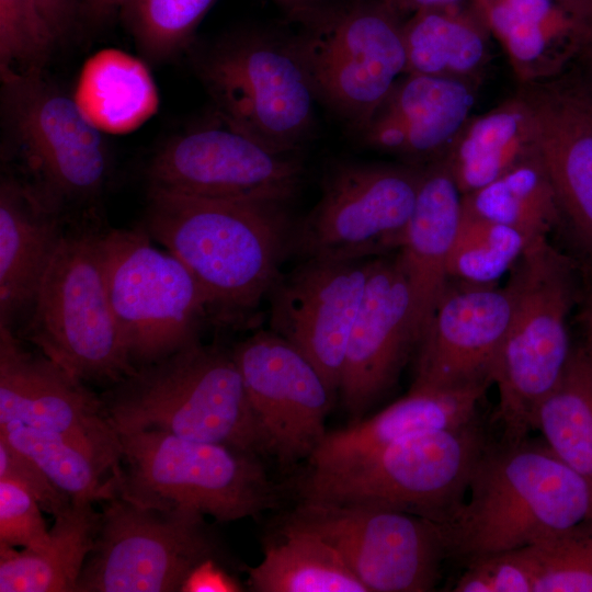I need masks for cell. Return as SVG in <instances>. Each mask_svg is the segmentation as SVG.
<instances>
[{
    "label": "cell",
    "instance_id": "1f68e13d",
    "mask_svg": "<svg viewBox=\"0 0 592 592\" xmlns=\"http://www.w3.org/2000/svg\"><path fill=\"white\" fill-rule=\"evenodd\" d=\"M76 100L96 127L111 132L137 126L157 102L146 67L114 50L95 56L84 67Z\"/></svg>",
    "mask_w": 592,
    "mask_h": 592
},
{
    "label": "cell",
    "instance_id": "30bf717a",
    "mask_svg": "<svg viewBox=\"0 0 592 592\" xmlns=\"http://www.w3.org/2000/svg\"><path fill=\"white\" fill-rule=\"evenodd\" d=\"M103 503L76 592L185 591L201 568L220 562L218 542L202 513L119 494Z\"/></svg>",
    "mask_w": 592,
    "mask_h": 592
},
{
    "label": "cell",
    "instance_id": "3957f363",
    "mask_svg": "<svg viewBox=\"0 0 592 592\" xmlns=\"http://www.w3.org/2000/svg\"><path fill=\"white\" fill-rule=\"evenodd\" d=\"M101 399L117 433L159 430L269 456L232 351L196 341L137 368Z\"/></svg>",
    "mask_w": 592,
    "mask_h": 592
},
{
    "label": "cell",
    "instance_id": "7c38bea8",
    "mask_svg": "<svg viewBox=\"0 0 592 592\" xmlns=\"http://www.w3.org/2000/svg\"><path fill=\"white\" fill-rule=\"evenodd\" d=\"M2 78L5 118L34 177L31 183L58 210L92 203L111 171L100 128L76 98L42 70Z\"/></svg>",
    "mask_w": 592,
    "mask_h": 592
},
{
    "label": "cell",
    "instance_id": "e0dca14e",
    "mask_svg": "<svg viewBox=\"0 0 592 592\" xmlns=\"http://www.w3.org/2000/svg\"><path fill=\"white\" fill-rule=\"evenodd\" d=\"M9 422L64 435L91 452L112 476L121 470L119 436L101 397L0 325V424Z\"/></svg>",
    "mask_w": 592,
    "mask_h": 592
},
{
    "label": "cell",
    "instance_id": "8fae6325",
    "mask_svg": "<svg viewBox=\"0 0 592 592\" xmlns=\"http://www.w3.org/2000/svg\"><path fill=\"white\" fill-rule=\"evenodd\" d=\"M138 227L102 232L111 306L129 361L137 369L198 341L207 300L185 265Z\"/></svg>",
    "mask_w": 592,
    "mask_h": 592
},
{
    "label": "cell",
    "instance_id": "7402d4cb",
    "mask_svg": "<svg viewBox=\"0 0 592 592\" xmlns=\"http://www.w3.org/2000/svg\"><path fill=\"white\" fill-rule=\"evenodd\" d=\"M475 94L474 83L405 73L360 135L367 147L423 167L443 158L471 116Z\"/></svg>",
    "mask_w": 592,
    "mask_h": 592
},
{
    "label": "cell",
    "instance_id": "b9f144b4",
    "mask_svg": "<svg viewBox=\"0 0 592 592\" xmlns=\"http://www.w3.org/2000/svg\"><path fill=\"white\" fill-rule=\"evenodd\" d=\"M34 2L58 41L65 39L81 21V0H34Z\"/></svg>",
    "mask_w": 592,
    "mask_h": 592
},
{
    "label": "cell",
    "instance_id": "ab89813d",
    "mask_svg": "<svg viewBox=\"0 0 592 592\" xmlns=\"http://www.w3.org/2000/svg\"><path fill=\"white\" fill-rule=\"evenodd\" d=\"M36 499L21 486L0 480V545L23 548L43 545L49 528Z\"/></svg>",
    "mask_w": 592,
    "mask_h": 592
},
{
    "label": "cell",
    "instance_id": "74e56055",
    "mask_svg": "<svg viewBox=\"0 0 592 592\" xmlns=\"http://www.w3.org/2000/svg\"><path fill=\"white\" fill-rule=\"evenodd\" d=\"M58 42L34 0H0L1 77L42 70Z\"/></svg>",
    "mask_w": 592,
    "mask_h": 592
},
{
    "label": "cell",
    "instance_id": "4316f807",
    "mask_svg": "<svg viewBox=\"0 0 592 592\" xmlns=\"http://www.w3.org/2000/svg\"><path fill=\"white\" fill-rule=\"evenodd\" d=\"M539 157L536 121L521 91L482 114L471 115L441 161L464 195Z\"/></svg>",
    "mask_w": 592,
    "mask_h": 592
},
{
    "label": "cell",
    "instance_id": "ba28073f",
    "mask_svg": "<svg viewBox=\"0 0 592 592\" xmlns=\"http://www.w3.org/2000/svg\"><path fill=\"white\" fill-rule=\"evenodd\" d=\"M293 19L318 100L360 133L406 73L403 19L379 0L329 1Z\"/></svg>",
    "mask_w": 592,
    "mask_h": 592
},
{
    "label": "cell",
    "instance_id": "836d02e7",
    "mask_svg": "<svg viewBox=\"0 0 592 592\" xmlns=\"http://www.w3.org/2000/svg\"><path fill=\"white\" fill-rule=\"evenodd\" d=\"M0 437L34 460L72 500L96 503L117 494L115 477L91 452L64 435L9 422L0 424Z\"/></svg>",
    "mask_w": 592,
    "mask_h": 592
},
{
    "label": "cell",
    "instance_id": "7bdbcfd3",
    "mask_svg": "<svg viewBox=\"0 0 592 592\" xmlns=\"http://www.w3.org/2000/svg\"><path fill=\"white\" fill-rule=\"evenodd\" d=\"M238 588L220 562H209L192 577L185 591H238Z\"/></svg>",
    "mask_w": 592,
    "mask_h": 592
},
{
    "label": "cell",
    "instance_id": "d6a6232c",
    "mask_svg": "<svg viewBox=\"0 0 592 592\" xmlns=\"http://www.w3.org/2000/svg\"><path fill=\"white\" fill-rule=\"evenodd\" d=\"M462 204L482 217L517 230L531 241L548 237L561 225L557 197L540 157L462 195Z\"/></svg>",
    "mask_w": 592,
    "mask_h": 592
},
{
    "label": "cell",
    "instance_id": "681fc988",
    "mask_svg": "<svg viewBox=\"0 0 592 592\" xmlns=\"http://www.w3.org/2000/svg\"><path fill=\"white\" fill-rule=\"evenodd\" d=\"M584 48H590L591 50V58H592V19L590 21V31H589V37L588 42Z\"/></svg>",
    "mask_w": 592,
    "mask_h": 592
},
{
    "label": "cell",
    "instance_id": "2e32d148",
    "mask_svg": "<svg viewBox=\"0 0 592 592\" xmlns=\"http://www.w3.org/2000/svg\"><path fill=\"white\" fill-rule=\"evenodd\" d=\"M269 456L284 466L309 459L326 433L335 392L291 342L259 331L232 351Z\"/></svg>",
    "mask_w": 592,
    "mask_h": 592
},
{
    "label": "cell",
    "instance_id": "484cf974",
    "mask_svg": "<svg viewBox=\"0 0 592 592\" xmlns=\"http://www.w3.org/2000/svg\"><path fill=\"white\" fill-rule=\"evenodd\" d=\"M485 392V388L410 390L378 413L327 432L309 457V467L335 468L411 436L466 423L478 417Z\"/></svg>",
    "mask_w": 592,
    "mask_h": 592
},
{
    "label": "cell",
    "instance_id": "8d00e7d4",
    "mask_svg": "<svg viewBox=\"0 0 592 592\" xmlns=\"http://www.w3.org/2000/svg\"><path fill=\"white\" fill-rule=\"evenodd\" d=\"M535 592H592V516L527 546Z\"/></svg>",
    "mask_w": 592,
    "mask_h": 592
},
{
    "label": "cell",
    "instance_id": "ee69618b",
    "mask_svg": "<svg viewBox=\"0 0 592 592\" xmlns=\"http://www.w3.org/2000/svg\"><path fill=\"white\" fill-rule=\"evenodd\" d=\"M125 0H81V20L93 24L107 22L119 13Z\"/></svg>",
    "mask_w": 592,
    "mask_h": 592
},
{
    "label": "cell",
    "instance_id": "e575fe53",
    "mask_svg": "<svg viewBox=\"0 0 592 592\" xmlns=\"http://www.w3.org/2000/svg\"><path fill=\"white\" fill-rule=\"evenodd\" d=\"M531 240L517 230L482 217L462 204V216L448 259V277L469 284H497Z\"/></svg>",
    "mask_w": 592,
    "mask_h": 592
},
{
    "label": "cell",
    "instance_id": "7a4b0ae2",
    "mask_svg": "<svg viewBox=\"0 0 592 592\" xmlns=\"http://www.w3.org/2000/svg\"><path fill=\"white\" fill-rule=\"evenodd\" d=\"M592 516V486L543 442H492L445 532L449 557L469 562L522 548Z\"/></svg>",
    "mask_w": 592,
    "mask_h": 592
},
{
    "label": "cell",
    "instance_id": "f1b7e54d",
    "mask_svg": "<svg viewBox=\"0 0 592 592\" xmlns=\"http://www.w3.org/2000/svg\"><path fill=\"white\" fill-rule=\"evenodd\" d=\"M93 505L72 500L54 516L49 536L41 546L16 550L0 545V591L76 592L100 527L101 513Z\"/></svg>",
    "mask_w": 592,
    "mask_h": 592
},
{
    "label": "cell",
    "instance_id": "f907efd6",
    "mask_svg": "<svg viewBox=\"0 0 592 592\" xmlns=\"http://www.w3.org/2000/svg\"><path fill=\"white\" fill-rule=\"evenodd\" d=\"M587 300L591 301L592 303V289L590 291L589 295H588V298Z\"/></svg>",
    "mask_w": 592,
    "mask_h": 592
},
{
    "label": "cell",
    "instance_id": "44dd1931",
    "mask_svg": "<svg viewBox=\"0 0 592 592\" xmlns=\"http://www.w3.org/2000/svg\"><path fill=\"white\" fill-rule=\"evenodd\" d=\"M522 92L536 121L539 156L561 224L592 257V94L551 79L525 84Z\"/></svg>",
    "mask_w": 592,
    "mask_h": 592
},
{
    "label": "cell",
    "instance_id": "d590c367",
    "mask_svg": "<svg viewBox=\"0 0 592 592\" xmlns=\"http://www.w3.org/2000/svg\"><path fill=\"white\" fill-rule=\"evenodd\" d=\"M216 1L125 0L118 14L141 54L163 61L190 45Z\"/></svg>",
    "mask_w": 592,
    "mask_h": 592
},
{
    "label": "cell",
    "instance_id": "8992f818",
    "mask_svg": "<svg viewBox=\"0 0 592 592\" xmlns=\"http://www.w3.org/2000/svg\"><path fill=\"white\" fill-rule=\"evenodd\" d=\"M118 436L117 494L128 500L189 509L218 522L255 516L278 505L277 487L258 455L159 430Z\"/></svg>",
    "mask_w": 592,
    "mask_h": 592
},
{
    "label": "cell",
    "instance_id": "5bb4252c",
    "mask_svg": "<svg viewBox=\"0 0 592 592\" xmlns=\"http://www.w3.org/2000/svg\"><path fill=\"white\" fill-rule=\"evenodd\" d=\"M286 521L333 546L368 592L433 591L449 557L442 524L392 509L300 501Z\"/></svg>",
    "mask_w": 592,
    "mask_h": 592
},
{
    "label": "cell",
    "instance_id": "d6986e66",
    "mask_svg": "<svg viewBox=\"0 0 592 592\" xmlns=\"http://www.w3.org/2000/svg\"><path fill=\"white\" fill-rule=\"evenodd\" d=\"M510 316L505 286L449 280L415 348L410 390L487 389Z\"/></svg>",
    "mask_w": 592,
    "mask_h": 592
},
{
    "label": "cell",
    "instance_id": "ac0fdd59",
    "mask_svg": "<svg viewBox=\"0 0 592 592\" xmlns=\"http://www.w3.org/2000/svg\"><path fill=\"white\" fill-rule=\"evenodd\" d=\"M371 260L305 259L267 294L271 330L295 345L334 392Z\"/></svg>",
    "mask_w": 592,
    "mask_h": 592
},
{
    "label": "cell",
    "instance_id": "603a6c76",
    "mask_svg": "<svg viewBox=\"0 0 592 592\" xmlns=\"http://www.w3.org/2000/svg\"><path fill=\"white\" fill-rule=\"evenodd\" d=\"M61 212L29 182L0 183V325L25 321L65 234Z\"/></svg>",
    "mask_w": 592,
    "mask_h": 592
},
{
    "label": "cell",
    "instance_id": "9c48e42d",
    "mask_svg": "<svg viewBox=\"0 0 592 592\" xmlns=\"http://www.w3.org/2000/svg\"><path fill=\"white\" fill-rule=\"evenodd\" d=\"M196 66L219 118L271 149L298 153L318 98L289 37L239 31L217 41Z\"/></svg>",
    "mask_w": 592,
    "mask_h": 592
},
{
    "label": "cell",
    "instance_id": "6da1fadb",
    "mask_svg": "<svg viewBox=\"0 0 592 592\" xmlns=\"http://www.w3.org/2000/svg\"><path fill=\"white\" fill-rule=\"evenodd\" d=\"M285 208L149 191L143 227L190 271L208 312L231 320L253 310L280 276L291 236Z\"/></svg>",
    "mask_w": 592,
    "mask_h": 592
},
{
    "label": "cell",
    "instance_id": "9a60e30c",
    "mask_svg": "<svg viewBox=\"0 0 592 592\" xmlns=\"http://www.w3.org/2000/svg\"><path fill=\"white\" fill-rule=\"evenodd\" d=\"M303 174L298 153L271 149L221 118L170 138L146 170L149 191L284 204Z\"/></svg>",
    "mask_w": 592,
    "mask_h": 592
},
{
    "label": "cell",
    "instance_id": "d4e9b609",
    "mask_svg": "<svg viewBox=\"0 0 592 592\" xmlns=\"http://www.w3.org/2000/svg\"><path fill=\"white\" fill-rule=\"evenodd\" d=\"M523 86L553 79L584 48L590 21L555 0H474Z\"/></svg>",
    "mask_w": 592,
    "mask_h": 592
},
{
    "label": "cell",
    "instance_id": "f6af8a7d",
    "mask_svg": "<svg viewBox=\"0 0 592 592\" xmlns=\"http://www.w3.org/2000/svg\"><path fill=\"white\" fill-rule=\"evenodd\" d=\"M402 19L425 8L444 5L459 0H379Z\"/></svg>",
    "mask_w": 592,
    "mask_h": 592
},
{
    "label": "cell",
    "instance_id": "f546056e",
    "mask_svg": "<svg viewBox=\"0 0 592 592\" xmlns=\"http://www.w3.org/2000/svg\"><path fill=\"white\" fill-rule=\"evenodd\" d=\"M248 585L257 592H368L333 546L287 521L248 569Z\"/></svg>",
    "mask_w": 592,
    "mask_h": 592
},
{
    "label": "cell",
    "instance_id": "277c9868",
    "mask_svg": "<svg viewBox=\"0 0 592 592\" xmlns=\"http://www.w3.org/2000/svg\"><path fill=\"white\" fill-rule=\"evenodd\" d=\"M505 287L511 316L492 372L499 394L494 421L499 442L516 444L534 431L537 408L574 349L568 326L577 292L573 266L548 237L538 238L512 266Z\"/></svg>",
    "mask_w": 592,
    "mask_h": 592
},
{
    "label": "cell",
    "instance_id": "7dc6e473",
    "mask_svg": "<svg viewBox=\"0 0 592 592\" xmlns=\"http://www.w3.org/2000/svg\"><path fill=\"white\" fill-rule=\"evenodd\" d=\"M584 331V345L581 346L592 362V303L585 300L581 319Z\"/></svg>",
    "mask_w": 592,
    "mask_h": 592
},
{
    "label": "cell",
    "instance_id": "83f0119b",
    "mask_svg": "<svg viewBox=\"0 0 592 592\" xmlns=\"http://www.w3.org/2000/svg\"><path fill=\"white\" fill-rule=\"evenodd\" d=\"M402 33L406 73L477 84L490 60L493 36L474 0L421 9L403 20Z\"/></svg>",
    "mask_w": 592,
    "mask_h": 592
},
{
    "label": "cell",
    "instance_id": "f35d334b",
    "mask_svg": "<svg viewBox=\"0 0 592 592\" xmlns=\"http://www.w3.org/2000/svg\"><path fill=\"white\" fill-rule=\"evenodd\" d=\"M535 563L525 546L470 560L453 591L535 592Z\"/></svg>",
    "mask_w": 592,
    "mask_h": 592
},
{
    "label": "cell",
    "instance_id": "52a82bcc",
    "mask_svg": "<svg viewBox=\"0 0 592 592\" xmlns=\"http://www.w3.org/2000/svg\"><path fill=\"white\" fill-rule=\"evenodd\" d=\"M102 231L66 230L24 321L25 338L82 382L116 384L129 361L107 292Z\"/></svg>",
    "mask_w": 592,
    "mask_h": 592
},
{
    "label": "cell",
    "instance_id": "c3c4849f",
    "mask_svg": "<svg viewBox=\"0 0 592 592\" xmlns=\"http://www.w3.org/2000/svg\"><path fill=\"white\" fill-rule=\"evenodd\" d=\"M562 4L577 15L591 21L592 19V0H555Z\"/></svg>",
    "mask_w": 592,
    "mask_h": 592
},
{
    "label": "cell",
    "instance_id": "5b68a950",
    "mask_svg": "<svg viewBox=\"0 0 592 592\" xmlns=\"http://www.w3.org/2000/svg\"><path fill=\"white\" fill-rule=\"evenodd\" d=\"M479 419L396 442L345 465L310 469L301 501L392 509L445 524L492 444Z\"/></svg>",
    "mask_w": 592,
    "mask_h": 592
},
{
    "label": "cell",
    "instance_id": "bcb514c9",
    "mask_svg": "<svg viewBox=\"0 0 592 592\" xmlns=\"http://www.w3.org/2000/svg\"><path fill=\"white\" fill-rule=\"evenodd\" d=\"M286 10L292 18L316 9L331 0H272Z\"/></svg>",
    "mask_w": 592,
    "mask_h": 592
},
{
    "label": "cell",
    "instance_id": "4fadbf2b",
    "mask_svg": "<svg viewBox=\"0 0 592 592\" xmlns=\"http://www.w3.org/2000/svg\"><path fill=\"white\" fill-rule=\"evenodd\" d=\"M422 171L409 163L337 164L288 246L305 259L363 260L398 251Z\"/></svg>",
    "mask_w": 592,
    "mask_h": 592
},
{
    "label": "cell",
    "instance_id": "60d3db41",
    "mask_svg": "<svg viewBox=\"0 0 592 592\" xmlns=\"http://www.w3.org/2000/svg\"><path fill=\"white\" fill-rule=\"evenodd\" d=\"M0 480H9L30 492L42 510L56 516L72 499L59 490L45 471L30 457L0 437Z\"/></svg>",
    "mask_w": 592,
    "mask_h": 592
},
{
    "label": "cell",
    "instance_id": "ffe728a7",
    "mask_svg": "<svg viewBox=\"0 0 592 592\" xmlns=\"http://www.w3.org/2000/svg\"><path fill=\"white\" fill-rule=\"evenodd\" d=\"M418 340L412 295L398 254L372 259L339 388L355 421L396 384Z\"/></svg>",
    "mask_w": 592,
    "mask_h": 592
},
{
    "label": "cell",
    "instance_id": "4dcf8cb0",
    "mask_svg": "<svg viewBox=\"0 0 592 592\" xmlns=\"http://www.w3.org/2000/svg\"><path fill=\"white\" fill-rule=\"evenodd\" d=\"M534 430L592 486V362L581 346L573 349L562 377L537 408Z\"/></svg>",
    "mask_w": 592,
    "mask_h": 592
},
{
    "label": "cell",
    "instance_id": "cb8c5ba5",
    "mask_svg": "<svg viewBox=\"0 0 592 592\" xmlns=\"http://www.w3.org/2000/svg\"><path fill=\"white\" fill-rule=\"evenodd\" d=\"M460 216L462 193L447 168L441 160L424 166L415 204L397 251L412 295L419 340L449 282L448 259Z\"/></svg>",
    "mask_w": 592,
    "mask_h": 592
}]
</instances>
